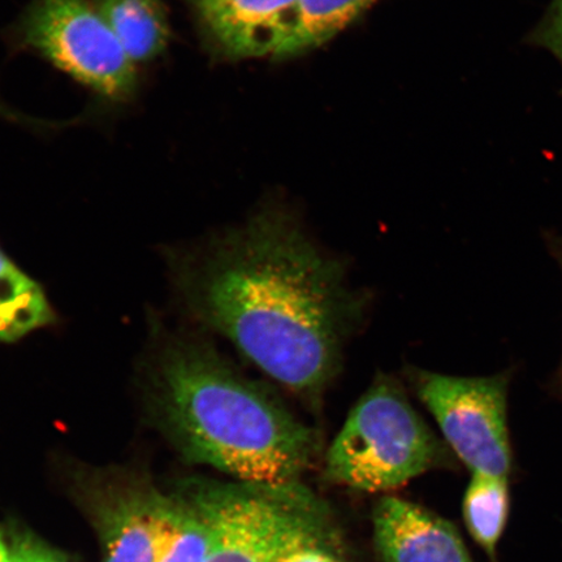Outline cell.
<instances>
[{
	"label": "cell",
	"instance_id": "1",
	"mask_svg": "<svg viewBox=\"0 0 562 562\" xmlns=\"http://www.w3.org/2000/svg\"><path fill=\"white\" fill-rule=\"evenodd\" d=\"M179 281L196 318L311 402L334 381L361 315L342 265L280 207L187 256Z\"/></svg>",
	"mask_w": 562,
	"mask_h": 562
},
{
	"label": "cell",
	"instance_id": "2",
	"mask_svg": "<svg viewBox=\"0 0 562 562\" xmlns=\"http://www.w3.org/2000/svg\"><path fill=\"white\" fill-rule=\"evenodd\" d=\"M150 396L158 425L189 462L237 482L301 483L318 457L314 428L209 344H168L158 357Z\"/></svg>",
	"mask_w": 562,
	"mask_h": 562
},
{
	"label": "cell",
	"instance_id": "3",
	"mask_svg": "<svg viewBox=\"0 0 562 562\" xmlns=\"http://www.w3.org/2000/svg\"><path fill=\"white\" fill-rule=\"evenodd\" d=\"M445 459V447L396 382L379 379L358 400L329 447L326 476L351 490L404 486Z\"/></svg>",
	"mask_w": 562,
	"mask_h": 562
},
{
	"label": "cell",
	"instance_id": "4",
	"mask_svg": "<svg viewBox=\"0 0 562 562\" xmlns=\"http://www.w3.org/2000/svg\"><path fill=\"white\" fill-rule=\"evenodd\" d=\"M13 53L50 63L104 109L135 102L138 67L125 54L94 0H31L4 32Z\"/></svg>",
	"mask_w": 562,
	"mask_h": 562
},
{
	"label": "cell",
	"instance_id": "5",
	"mask_svg": "<svg viewBox=\"0 0 562 562\" xmlns=\"http://www.w3.org/2000/svg\"><path fill=\"white\" fill-rule=\"evenodd\" d=\"M186 483L211 525L213 539L206 562H277L293 546L325 531V509L301 483Z\"/></svg>",
	"mask_w": 562,
	"mask_h": 562
},
{
	"label": "cell",
	"instance_id": "6",
	"mask_svg": "<svg viewBox=\"0 0 562 562\" xmlns=\"http://www.w3.org/2000/svg\"><path fill=\"white\" fill-rule=\"evenodd\" d=\"M413 385L422 404L438 422L449 448L472 474L509 476L507 379L416 371Z\"/></svg>",
	"mask_w": 562,
	"mask_h": 562
},
{
	"label": "cell",
	"instance_id": "7",
	"mask_svg": "<svg viewBox=\"0 0 562 562\" xmlns=\"http://www.w3.org/2000/svg\"><path fill=\"white\" fill-rule=\"evenodd\" d=\"M77 491L100 536L102 562H158L173 516V495L128 469L86 470Z\"/></svg>",
	"mask_w": 562,
	"mask_h": 562
},
{
	"label": "cell",
	"instance_id": "8",
	"mask_svg": "<svg viewBox=\"0 0 562 562\" xmlns=\"http://www.w3.org/2000/svg\"><path fill=\"white\" fill-rule=\"evenodd\" d=\"M203 50L216 61L280 60L297 32L300 0H184Z\"/></svg>",
	"mask_w": 562,
	"mask_h": 562
},
{
	"label": "cell",
	"instance_id": "9",
	"mask_svg": "<svg viewBox=\"0 0 562 562\" xmlns=\"http://www.w3.org/2000/svg\"><path fill=\"white\" fill-rule=\"evenodd\" d=\"M372 526L383 562H473L451 522L404 498L383 497Z\"/></svg>",
	"mask_w": 562,
	"mask_h": 562
},
{
	"label": "cell",
	"instance_id": "10",
	"mask_svg": "<svg viewBox=\"0 0 562 562\" xmlns=\"http://www.w3.org/2000/svg\"><path fill=\"white\" fill-rule=\"evenodd\" d=\"M98 11L135 65L156 61L172 41L164 0H94Z\"/></svg>",
	"mask_w": 562,
	"mask_h": 562
},
{
	"label": "cell",
	"instance_id": "11",
	"mask_svg": "<svg viewBox=\"0 0 562 562\" xmlns=\"http://www.w3.org/2000/svg\"><path fill=\"white\" fill-rule=\"evenodd\" d=\"M54 322L44 290L0 249V342H16Z\"/></svg>",
	"mask_w": 562,
	"mask_h": 562
},
{
	"label": "cell",
	"instance_id": "12",
	"mask_svg": "<svg viewBox=\"0 0 562 562\" xmlns=\"http://www.w3.org/2000/svg\"><path fill=\"white\" fill-rule=\"evenodd\" d=\"M509 510L508 477L472 474L463 496V519L470 536L490 558H495Z\"/></svg>",
	"mask_w": 562,
	"mask_h": 562
},
{
	"label": "cell",
	"instance_id": "13",
	"mask_svg": "<svg viewBox=\"0 0 562 562\" xmlns=\"http://www.w3.org/2000/svg\"><path fill=\"white\" fill-rule=\"evenodd\" d=\"M378 0H300L296 34L280 60L316 50L356 23Z\"/></svg>",
	"mask_w": 562,
	"mask_h": 562
},
{
	"label": "cell",
	"instance_id": "14",
	"mask_svg": "<svg viewBox=\"0 0 562 562\" xmlns=\"http://www.w3.org/2000/svg\"><path fill=\"white\" fill-rule=\"evenodd\" d=\"M172 495L171 529L158 562H206L213 533L205 509L186 482Z\"/></svg>",
	"mask_w": 562,
	"mask_h": 562
},
{
	"label": "cell",
	"instance_id": "15",
	"mask_svg": "<svg viewBox=\"0 0 562 562\" xmlns=\"http://www.w3.org/2000/svg\"><path fill=\"white\" fill-rule=\"evenodd\" d=\"M9 546L12 562H74L32 531L20 527L11 530Z\"/></svg>",
	"mask_w": 562,
	"mask_h": 562
},
{
	"label": "cell",
	"instance_id": "16",
	"mask_svg": "<svg viewBox=\"0 0 562 562\" xmlns=\"http://www.w3.org/2000/svg\"><path fill=\"white\" fill-rule=\"evenodd\" d=\"M527 42L551 53L562 65V0H552L542 20L527 37Z\"/></svg>",
	"mask_w": 562,
	"mask_h": 562
},
{
	"label": "cell",
	"instance_id": "17",
	"mask_svg": "<svg viewBox=\"0 0 562 562\" xmlns=\"http://www.w3.org/2000/svg\"><path fill=\"white\" fill-rule=\"evenodd\" d=\"M323 533L302 540L281 554L277 562H341L322 544Z\"/></svg>",
	"mask_w": 562,
	"mask_h": 562
},
{
	"label": "cell",
	"instance_id": "18",
	"mask_svg": "<svg viewBox=\"0 0 562 562\" xmlns=\"http://www.w3.org/2000/svg\"><path fill=\"white\" fill-rule=\"evenodd\" d=\"M0 121L25 126L32 131H38L42 126V119L24 114L23 111L13 108L0 95Z\"/></svg>",
	"mask_w": 562,
	"mask_h": 562
},
{
	"label": "cell",
	"instance_id": "19",
	"mask_svg": "<svg viewBox=\"0 0 562 562\" xmlns=\"http://www.w3.org/2000/svg\"><path fill=\"white\" fill-rule=\"evenodd\" d=\"M0 562H12L10 546H7L2 533H0Z\"/></svg>",
	"mask_w": 562,
	"mask_h": 562
},
{
	"label": "cell",
	"instance_id": "20",
	"mask_svg": "<svg viewBox=\"0 0 562 562\" xmlns=\"http://www.w3.org/2000/svg\"><path fill=\"white\" fill-rule=\"evenodd\" d=\"M559 251H560V255H561V261H562V241L560 243Z\"/></svg>",
	"mask_w": 562,
	"mask_h": 562
}]
</instances>
